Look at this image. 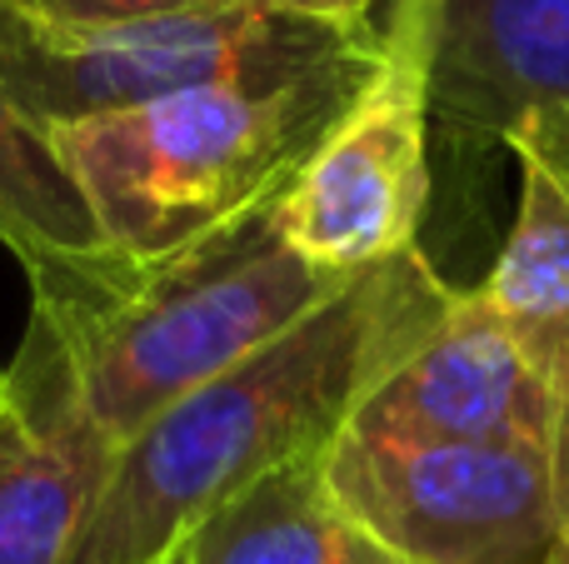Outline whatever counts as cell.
Segmentation results:
<instances>
[{
  "mask_svg": "<svg viewBox=\"0 0 569 564\" xmlns=\"http://www.w3.org/2000/svg\"><path fill=\"white\" fill-rule=\"evenodd\" d=\"M450 300L455 290L420 250L350 275L295 330L160 410L116 450L66 564H170L246 485L330 450Z\"/></svg>",
  "mask_w": 569,
  "mask_h": 564,
  "instance_id": "1",
  "label": "cell"
},
{
  "mask_svg": "<svg viewBox=\"0 0 569 564\" xmlns=\"http://www.w3.org/2000/svg\"><path fill=\"white\" fill-rule=\"evenodd\" d=\"M345 280L305 260L276 205H260L166 255L100 250L36 270L30 330L120 450L160 410L295 330Z\"/></svg>",
  "mask_w": 569,
  "mask_h": 564,
  "instance_id": "2",
  "label": "cell"
},
{
  "mask_svg": "<svg viewBox=\"0 0 569 564\" xmlns=\"http://www.w3.org/2000/svg\"><path fill=\"white\" fill-rule=\"evenodd\" d=\"M385 40L284 85H206L120 115L56 125L116 255L150 260L276 205L380 66Z\"/></svg>",
  "mask_w": 569,
  "mask_h": 564,
  "instance_id": "3",
  "label": "cell"
},
{
  "mask_svg": "<svg viewBox=\"0 0 569 564\" xmlns=\"http://www.w3.org/2000/svg\"><path fill=\"white\" fill-rule=\"evenodd\" d=\"M375 20L335 26L236 0L116 30H56L0 0V85L36 125L120 115L206 85H284L365 50Z\"/></svg>",
  "mask_w": 569,
  "mask_h": 564,
  "instance_id": "4",
  "label": "cell"
},
{
  "mask_svg": "<svg viewBox=\"0 0 569 564\" xmlns=\"http://www.w3.org/2000/svg\"><path fill=\"white\" fill-rule=\"evenodd\" d=\"M380 66L315 145L276 220L295 250L330 275L415 250L430 200V26L420 0H390Z\"/></svg>",
  "mask_w": 569,
  "mask_h": 564,
  "instance_id": "5",
  "label": "cell"
},
{
  "mask_svg": "<svg viewBox=\"0 0 569 564\" xmlns=\"http://www.w3.org/2000/svg\"><path fill=\"white\" fill-rule=\"evenodd\" d=\"M325 480L400 564H545L560 535L550 450L340 435Z\"/></svg>",
  "mask_w": 569,
  "mask_h": 564,
  "instance_id": "6",
  "label": "cell"
},
{
  "mask_svg": "<svg viewBox=\"0 0 569 564\" xmlns=\"http://www.w3.org/2000/svg\"><path fill=\"white\" fill-rule=\"evenodd\" d=\"M560 395L530 370L480 290H455L445 320L365 395L345 435L385 445L550 450Z\"/></svg>",
  "mask_w": 569,
  "mask_h": 564,
  "instance_id": "7",
  "label": "cell"
},
{
  "mask_svg": "<svg viewBox=\"0 0 569 564\" xmlns=\"http://www.w3.org/2000/svg\"><path fill=\"white\" fill-rule=\"evenodd\" d=\"M116 465L56 350L26 325L0 395V564H66Z\"/></svg>",
  "mask_w": 569,
  "mask_h": 564,
  "instance_id": "8",
  "label": "cell"
},
{
  "mask_svg": "<svg viewBox=\"0 0 569 564\" xmlns=\"http://www.w3.org/2000/svg\"><path fill=\"white\" fill-rule=\"evenodd\" d=\"M430 115L455 135L569 130V0H420Z\"/></svg>",
  "mask_w": 569,
  "mask_h": 564,
  "instance_id": "9",
  "label": "cell"
},
{
  "mask_svg": "<svg viewBox=\"0 0 569 564\" xmlns=\"http://www.w3.org/2000/svg\"><path fill=\"white\" fill-rule=\"evenodd\" d=\"M325 455L290 460L226 500L176 550V564H400L335 500Z\"/></svg>",
  "mask_w": 569,
  "mask_h": 564,
  "instance_id": "10",
  "label": "cell"
},
{
  "mask_svg": "<svg viewBox=\"0 0 569 564\" xmlns=\"http://www.w3.org/2000/svg\"><path fill=\"white\" fill-rule=\"evenodd\" d=\"M510 150L520 160V210L480 295L535 375L569 405V180L535 150Z\"/></svg>",
  "mask_w": 569,
  "mask_h": 564,
  "instance_id": "11",
  "label": "cell"
},
{
  "mask_svg": "<svg viewBox=\"0 0 569 564\" xmlns=\"http://www.w3.org/2000/svg\"><path fill=\"white\" fill-rule=\"evenodd\" d=\"M0 245L26 265V275L110 250L56 135L16 105L6 85H0Z\"/></svg>",
  "mask_w": 569,
  "mask_h": 564,
  "instance_id": "12",
  "label": "cell"
},
{
  "mask_svg": "<svg viewBox=\"0 0 569 564\" xmlns=\"http://www.w3.org/2000/svg\"><path fill=\"white\" fill-rule=\"evenodd\" d=\"M30 20L56 30H116L140 26V20H170V16H196V10H220L236 0H10Z\"/></svg>",
  "mask_w": 569,
  "mask_h": 564,
  "instance_id": "13",
  "label": "cell"
},
{
  "mask_svg": "<svg viewBox=\"0 0 569 564\" xmlns=\"http://www.w3.org/2000/svg\"><path fill=\"white\" fill-rule=\"evenodd\" d=\"M550 465H555V515H560V535L545 564H569V405L560 415V435L550 445Z\"/></svg>",
  "mask_w": 569,
  "mask_h": 564,
  "instance_id": "14",
  "label": "cell"
},
{
  "mask_svg": "<svg viewBox=\"0 0 569 564\" xmlns=\"http://www.w3.org/2000/svg\"><path fill=\"white\" fill-rule=\"evenodd\" d=\"M266 6L310 20H335V26H360V20H370L375 0H266Z\"/></svg>",
  "mask_w": 569,
  "mask_h": 564,
  "instance_id": "15",
  "label": "cell"
},
{
  "mask_svg": "<svg viewBox=\"0 0 569 564\" xmlns=\"http://www.w3.org/2000/svg\"><path fill=\"white\" fill-rule=\"evenodd\" d=\"M505 145H525L535 150V155H545L555 170L569 180V130H560V135H510Z\"/></svg>",
  "mask_w": 569,
  "mask_h": 564,
  "instance_id": "16",
  "label": "cell"
},
{
  "mask_svg": "<svg viewBox=\"0 0 569 564\" xmlns=\"http://www.w3.org/2000/svg\"><path fill=\"white\" fill-rule=\"evenodd\" d=\"M6 380H10V365H0V395H6Z\"/></svg>",
  "mask_w": 569,
  "mask_h": 564,
  "instance_id": "17",
  "label": "cell"
},
{
  "mask_svg": "<svg viewBox=\"0 0 569 564\" xmlns=\"http://www.w3.org/2000/svg\"><path fill=\"white\" fill-rule=\"evenodd\" d=\"M170 564H176V560H170Z\"/></svg>",
  "mask_w": 569,
  "mask_h": 564,
  "instance_id": "18",
  "label": "cell"
}]
</instances>
